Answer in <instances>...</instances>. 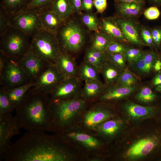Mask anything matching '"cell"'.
I'll return each mask as SVG.
<instances>
[{"instance_id": "cell-1", "label": "cell", "mask_w": 161, "mask_h": 161, "mask_svg": "<svg viewBox=\"0 0 161 161\" xmlns=\"http://www.w3.org/2000/svg\"><path fill=\"white\" fill-rule=\"evenodd\" d=\"M5 161H84L80 153L56 134L32 130L26 132L10 145Z\"/></svg>"}, {"instance_id": "cell-2", "label": "cell", "mask_w": 161, "mask_h": 161, "mask_svg": "<svg viewBox=\"0 0 161 161\" xmlns=\"http://www.w3.org/2000/svg\"><path fill=\"white\" fill-rule=\"evenodd\" d=\"M148 120L130 126L110 145L108 159L161 161V124Z\"/></svg>"}, {"instance_id": "cell-3", "label": "cell", "mask_w": 161, "mask_h": 161, "mask_svg": "<svg viewBox=\"0 0 161 161\" xmlns=\"http://www.w3.org/2000/svg\"><path fill=\"white\" fill-rule=\"evenodd\" d=\"M21 128L54 132V120L48 95L35 92L30 89L15 109Z\"/></svg>"}, {"instance_id": "cell-4", "label": "cell", "mask_w": 161, "mask_h": 161, "mask_svg": "<svg viewBox=\"0 0 161 161\" xmlns=\"http://www.w3.org/2000/svg\"><path fill=\"white\" fill-rule=\"evenodd\" d=\"M55 134L73 146L85 161L108 159L110 145L90 131L77 125Z\"/></svg>"}, {"instance_id": "cell-5", "label": "cell", "mask_w": 161, "mask_h": 161, "mask_svg": "<svg viewBox=\"0 0 161 161\" xmlns=\"http://www.w3.org/2000/svg\"><path fill=\"white\" fill-rule=\"evenodd\" d=\"M91 32L75 13L64 21L56 34L61 51L72 55L79 52L90 41Z\"/></svg>"}, {"instance_id": "cell-6", "label": "cell", "mask_w": 161, "mask_h": 161, "mask_svg": "<svg viewBox=\"0 0 161 161\" xmlns=\"http://www.w3.org/2000/svg\"><path fill=\"white\" fill-rule=\"evenodd\" d=\"M91 103L80 97L50 101L54 120V132H58L78 125L84 112Z\"/></svg>"}, {"instance_id": "cell-7", "label": "cell", "mask_w": 161, "mask_h": 161, "mask_svg": "<svg viewBox=\"0 0 161 161\" xmlns=\"http://www.w3.org/2000/svg\"><path fill=\"white\" fill-rule=\"evenodd\" d=\"M31 37L11 27L0 37V53L20 59L30 49Z\"/></svg>"}, {"instance_id": "cell-8", "label": "cell", "mask_w": 161, "mask_h": 161, "mask_svg": "<svg viewBox=\"0 0 161 161\" xmlns=\"http://www.w3.org/2000/svg\"><path fill=\"white\" fill-rule=\"evenodd\" d=\"M30 48L50 64L61 52L56 35L43 29L31 38Z\"/></svg>"}, {"instance_id": "cell-9", "label": "cell", "mask_w": 161, "mask_h": 161, "mask_svg": "<svg viewBox=\"0 0 161 161\" xmlns=\"http://www.w3.org/2000/svg\"><path fill=\"white\" fill-rule=\"evenodd\" d=\"M88 106L83 115L78 126L92 131L100 123L120 115L119 111L106 104L95 102Z\"/></svg>"}, {"instance_id": "cell-10", "label": "cell", "mask_w": 161, "mask_h": 161, "mask_svg": "<svg viewBox=\"0 0 161 161\" xmlns=\"http://www.w3.org/2000/svg\"><path fill=\"white\" fill-rule=\"evenodd\" d=\"M29 82L21 65L19 59L6 56L4 67L0 72V89L6 90Z\"/></svg>"}, {"instance_id": "cell-11", "label": "cell", "mask_w": 161, "mask_h": 161, "mask_svg": "<svg viewBox=\"0 0 161 161\" xmlns=\"http://www.w3.org/2000/svg\"><path fill=\"white\" fill-rule=\"evenodd\" d=\"M130 126L120 114L100 123L91 131L110 146Z\"/></svg>"}, {"instance_id": "cell-12", "label": "cell", "mask_w": 161, "mask_h": 161, "mask_svg": "<svg viewBox=\"0 0 161 161\" xmlns=\"http://www.w3.org/2000/svg\"><path fill=\"white\" fill-rule=\"evenodd\" d=\"M121 115L130 126L155 119L160 114L159 109L153 106H143L128 100L121 106Z\"/></svg>"}, {"instance_id": "cell-13", "label": "cell", "mask_w": 161, "mask_h": 161, "mask_svg": "<svg viewBox=\"0 0 161 161\" xmlns=\"http://www.w3.org/2000/svg\"><path fill=\"white\" fill-rule=\"evenodd\" d=\"M11 27L23 32L31 38L43 29L39 12L27 10L10 16Z\"/></svg>"}, {"instance_id": "cell-14", "label": "cell", "mask_w": 161, "mask_h": 161, "mask_svg": "<svg viewBox=\"0 0 161 161\" xmlns=\"http://www.w3.org/2000/svg\"><path fill=\"white\" fill-rule=\"evenodd\" d=\"M81 81L77 76L64 79L48 95L50 101L66 100L80 97Z\"/></svg>"}, {"instance_id": "cell-15", "label": "cell", "mask_w": 161, "mask_h": 161, "mask_svg": "<svg viewBox=\"0 0 161 161\" xmlns=\"http://www.w3.org/2000/svg\"><path fill=\"white\" fill-rule=\"evenodd\" d=\"M64 79L55 64H51L36 79L30 89L48 95Z\"/></svg>"}, {"instance_id": "cell-16", "label": "cell", "mask_w": 161, "mask_h": 161, "mask_svg": "<svg viewBox=\"0 0 161 161\" xmlns=\"http://www.w3.org/2000/svg\"><path fill=\"white\" fill-rule=\"evenodd\" d=\"M20 128L16 117L12 113L0 117V161L3 160L10 145L11 139L14 135L19 134Z\"/></svg>"}, {"instance_id": "cell-17", "label": "cell", "mask_w": 161, "mask_h": 161, "mask_svg": "<svg viewBox=\"0 0 161 161\" xmlns=\"http://www.w3.org/2000/svg\"><path fill=\"white\" fill-rule=\"evenodd\" d=\"M19 61L29 81L34 82L50 65L31 48Z\"/></svg>"}, {"instance_id": "cell-18", "label": "cell", "mask_w": 161, "mask_h": 161, "mask_svg": "<svg viewBox=\"0 0 161 161\" xmlns=\"http://www.w3.org/2000/svg\"><path fill=\"white\" fill-rule=\"evenodd\" d=\"M128 42L137 46L145 45L140 34V27L132 19L113 16Z\"/></svg>"}, {"instance_id": "cell-19", "label": "cell", "mask_w": 161, "mask_h": 161, "mask_svg": "<svg viewBox=\"0 0 161 161\" xmlns=\"http://www.w3.org/2000/svg\"><path fill=\"white\" fill-rule=\"evenodd\" d=\"M136 88L135 86H130L116 83L106 88L96 101L109 102L122 99L131 95Z\"/></svg>"}, {"instance_id": "cell-20", "label": "cell", "mask_w": 161, "mask_h": 161, "mask_svg": "<svg viewBox=\"0 0 161 161\" xmlns=\"http://www.w3.org/2000/svg\"><path fill=\"white\" fill-rule=\"evenodd\" d=\"M99 20V31L113 41L128 42L113 16L102 17Z\"/></svg>"}, {"instance_id": "cell-21", "label": "cell", "mask_w": 161, "mask_h": 161, "mask_svg": "<svg viewBox=\"0 0 161 161\" xmlns=\"http://www.w3.org/2000/svg\"><path fill=\"white\" fill-rule=\"evenodd\" d=\"M64 79L77 76L78 68L72 55L61 51L55 64Z\"/></svg>"}, {"instance_id": "cell-22", "label": "cell", "mask_w": 161, "mask_h": 161, "mask_svg": "<svg viewBox=\"0 0 161 161\" xmlns=\"http://www.w3.org/2000/svg\"><path fill=\"white\" fill-rule=\"evenodd\" d=\"M39 12L43 29L56 35L64 20L49 7L41 10Z\"/></svg>"}, {"instance_id": "cell-23", "label": "cell", "mask_w": 161, "mask_h": 161, "mask_svg": "<svg viewBox=\"0 0 161 161\" xmlns=\"http://www.w3.org/2000/svg\"><path fill=\"white\" fill-rule=\"evenodd\" d=\"M145 4L136 2H115L114 7L117 16L129 19L137 17L143 12Z\"/></svg>"}, {"instance_id": "cell-24", "label": "cell", "mask_w": 161, "mask_h": 161, "mask_svg": "<svg viewBox=\"0 0 161 161\" xmlns=\"http://www.w3.org/2000/svg\"><path fill=\"white\" fill-rule=\"evenodd\" d=\"M106 87L100 80H86L82 89L80 97L90 103H94L97 101Z\"/></svg>"}, {"instance_id": "cell-25", "label": "cell", "mask_w": 161, "mask_h": 161, "mask_svg": "<svg viewBox=\"0 0 161 161\" xmlns=\"http://www.w3.org/2000/svg\"><path fill=\"white\" fill-rule=\"evenodd\" d=\"M122 69L109 61L105 59L100 71L107 87L117 83Z\"/></svg>"}, {"instance_id": "cell-26", "label": "cell", "mask_w": 161, "mask_h": 161, "mask_svg": "<svg viewBox=\"0 0 161 161\" xmlns=\"http://www.w3.org/2000/svg\"><path fill=\"white\" fill-rule=\"evenodd\" d=\"M34 84V82H29L16 87L6 90L3 89L16 108L21 103L26 93L33 86Z\"/></svg>"}, {"instance_id": "cell-27", "label": "cell", "mask_w": 161, "mask_h": 161, "mask_svg": "<svg viewBox=\"0 0 161 161\" xmlns=\"http://www.w3.org/2000/svg\"><path fill=\"white\" fill-rule=\"evenodd\" d=\"M33 0H0V7H2L10 16L25 11Z\"/></svg>"}, {"instance_id": "cell-28", "label": "cell", "mask_w": 161, "mask_h": 161, "mask_svg": "<svg viewBox=\"0 0 161 161\" xmlns=\"http://www.w3.org/2000/svg\"><path fill=\"white\" fill-rule=\"evenodd\" d=\"M49 7L63 20L75 13L69 0H55Z\"/></svg>"}, {"instance_id": "cell-29", "label": "cell", "mask_w": 161, "mask_h": 161, "mask_svg": "<svg viewBox=\"0 0 161 161\" xmlns=\"http://www.w3.org/2000/svg\"><path fill=\"white\" fill-rule=\"evenodd\" d=\"M100 72L96 67L83 61L78 68L77 76L81 80H100Z\"/></svg>"}, {"instance_id": "cell-30", "label": "cell", "mask_w": 161, "mask_h": 161, "mask_svg": "<svg viewBox=\"0 0 161 161\" xmlns=\"http://www.w3.org/2000/svg\"><path fill=\"white\" fill-rule=\"evenodd\" d=\"M112 40L103 33L98 31L91 35L89 41L92 48L98 51L105 52L107 48Z\"/></svg>"}, {"instance_id": "cell-31", "label": "cell", "mask_w": 161, "mask_h": 161, "mask_svg": "<svg viewBox=\"0 0 161 161\" xmlns=\"http://www.w3.org/2000/svg\"><path fill=\"white\" fill-rule=\"evenodd\" d=\"M105 59V52L98 51L90 47L86 51L84 61L96 67L100 72Z\"/></svg>"}, {"instance_id": "cell-32", "label": "cell", "mask_w": 161, "mask_h": 161, "mask_svg": "<svg viewBox=\"0 0 161 161\" xmlns=\"http://www.w3.org/2000/svg\"><path fill=\"white\" fill-rule=\"evenodd\" d=\"M78 16L82 23L89 30L93 32L99 31V20L97 13L82 12Z\"/></svg>"}, {"instance_id": "cell-33", "label": "cell", "mask_w": 161, "mask_h": 161, "mask_svg": "<svg viewBox=\"0 0 161 161\" xmlns=\"http://www.w3.org/2000/svg\"><path fill=\"white\" fill-rule=\"evenodd\" d=\"M16 107L9 100L5 91L0 89V117L6 114L12 113Z\"/></svg>"}, {"instance_id": "cell-34", "label": "cell", "mask_w": 161, "mask_h": 161, "mask_svg": "<svg viewBox=\"0 0 161 161\" xmlns=\"http://www.w3.org/2000/svg\"><path fill=\"white\" fill-rule=\"evenodd\" d=\"M135 99L139 102L144 104L152 103L156 99V94L150 88L145 87L142 88L136 94Z\"/></svg>"}, {"instance_id": "cell-35", "label": "cell", "mask_w": 161, "mask_h": 161, "mask_svg": "<svg viewBox=\"0 0 161 161\" xmlns=\"http://www.w3.org/2000/svg\"><path fill=\"white\" fill-rule=\"evenodd\" d=\"M137 77L127 69L122 71L116 83L128 86H135Z\"/></svg>"}, {"instance_id": "cell-36", "label": "cell", "mask_w": 161, "mask_h": 161, "mask_svg": "<svg viewBox=\"0 0 161 161\" xmlns=\"http://www.w3.org/2000/svg\"><path fill=\"white\" fill-rule=\"evenodd\" d=\"M144 52L138 49L126 47L123 55L126 61L133 65L141 57Z\"/></svg>"}, {"instance_id": "cell-37", "label": "cell", "mask_w": 161, "mask_h": 161, "mask_svg": "<svg viewBox=\"0 0 161 161\" xmlns=\"http://www.w3.org/2000/svg\"><path fill=\"white\" fill-rule=\"evenodd\" d=\"M105 58L121 69H123L126 66V61L123 54L105 53Z\"/></svg>"}, {"instance_id": "cell-38", "label": "cell", "mask_w": 161, "mask_h": 161, "mask_svg": "<svg viewBox=\"0 0 161 161\" xmlns=\"http://www.w3.org/2000/svg\"><path fill=\"white\" fill-rule=\"evenodd\" d=\"M11 27L10 16L5 10L0 7V37Z\"/></svg>"}, {"instance_id": "cell-39", "label": "cell", "mask_w": 161, "mask_h": 161, "mask_svg": "<svg viewBox=\"0 0 161 161\" xmlns=\"http://www.w3.org/2000/svg\"><path fill=\"white\" fill-rule=\"evenodd\" d=\"M145 69L144 74L150 73L153 68L155 62L157 60V55L154 52L149 51L144 52Z\"/></svg>"}, {"instance_id": "cell-40", "label": "cell", "mask_w": 161, "mask_h": 161, "mask_svg": "<svg viewBox=\"0 0 161 161\" xmlns=\"http://www.w3.org/2000/svg\"><path fill=\"white\" fill-rule=\"evenodd\" d=\"M140 34L145 45L149 46L154 45L151 30L149 28L143 26L140 27Z\"/></svg>"}, {"instance_id": "cell-41", "label": "cell", "mask_w": 161, "mask_h": 161, "mask_svg": "<svg viewBox=\"0 0 161 161\" xmlns=\"http://www.w3.org/2000/svg\"><path fill=\"white\" fill-rule=\"evenodd\" d=\"M55 0H33L27 9L39 12L41 10L49 7Z\"/></svg>"}, {"instance_id": "cell-42", "label": "cell", "mask_w": 161, "mask_h": 161, "mask_svg": "<svg viewBox=\"0 0 161 161\" xmlns=\"http://www.w3.org/2000/svg\"><path fill=\"white\" fill-rule=\"evenodd\" d=\"M126 47L123 43L112 40L108 46L105 53L123 54Z\"/></svg>"}, {"instance_id": "cell-43", "label": "cell", "mask_w": 161, "mask_h": 161, "mask_svg": "<svg viewBox=\"0 0 161 161\" xmlns=\"http://www.w3.org/2000/svg\"><path fill=\"white\" fill-rule=\"evenodd\" d=\"M145 18L149 20L157 18L160 16V12L157 7L153 6L149 7L144 12Z\"/></svg>"}, {"instance_id": "cell-44", "label": "cell", "mask_w": 161, "mask_h": 161, "mask_svg": "<svg viewBox=\"0 0 161 161\" xmlns=\"http://www.w3.org/2000/svg\"><path fill=\"white\" fill-rule=\"evenodd\" d=\"M151 32L154 45L159 46L161 43V27L153 28Z\"/></svg>"}, {"instance_id": "cell-45", "label": "cell", "mask_w": 161, "mask_h": 161, "mask_svg": "<svg viewBox=\"0 0 161 161\" xmlns=\"http://www.w3.org/2000/svg\"><path fill=\"white\" fill-rule=\"evenodd\" d=\"M144 52L141 57L133 64L134 69L141 73H144L145 69Z\"/></svg>"}, {"instance_id": "cell-46", "label": "cell", "mask_w": 161, "mask_h": 161, "mask_svg": "<svg viewBox=\"0 0 161 161\" xmlns=\"http://www.w3.org/2000/svg\"><path fill=\"white\" fill-rule=\"evenodd\" d=\"M93 3L97 13H102L107 8V0H93Z\"/></svg>"}, {"instance_id": "cell-47", "label": "cell", "mask_w": 161, "mask_h": 161, "mask_svg": "<svg viewBox=\"0 0 161 161\" xmlns=\"http://www.w3.org/2000/svg\"><path fill=\"white\" fill-rule=\"evenodd\" d=\"M94 6L93 0H82L81 5L82 11L86 12H93Z\"/></svg>"}, {"instance_id": "cell-48", "label": "cell", "mask_w": 161, "mask_h": 161, "mask_svg": "<svg viewBox=\"0 0 161 161\" xmlns=\"http://www.w3.org/2000/svg\"><path fill=\"white\" fill-rule=\"evenodd\" d=\"M73 7L75 13L78 15H80L82 12L81 5L82 0H69Z\"/></svg>"}, {"instance_id": "cell-49", "label": "cell", "mask_w": 161, "mask_h": 161, "mask_svg": "<svg viewBox=\"0 0 161 161\" xmlns=\"http://www.w3.org/2000/svg\"><path fill=\"white\" fill-rule=\"evenodd\" d=\"M152 84L155 86L161 84V73L159 72L152 80Z\"/></svg>"}, {"instance_id": "cell-50", "label": "cell", "mask_w": 161, "mask_h": 161, "mask_svg": "<svg viewBox=\"0 0 161 161\" xmlns=\"http://www.w3.org/2000/svg\"><path fill=\"white\" fill-rule=\"evenodd\" d=\"M151 4L156 7L161 6V0H147Z\"/></svg>"}, {"instance_id": "cell-51", "label": "cell", "mask_w": 161, "mask_h": 161, "mask_svg": "<svg viewBox=\"0 0 161 161\" xmlns=\"http://www.w3.org/2000/svg\"><path fill=\"white\" fill-rule=\"evenodd\" d=\"M153 68L156 71L160 70L161 69V61L157 60L154 64Z\"/></svg>"}, {"instance_id": "cell-52", "label": "cell", "mask_w": 161, "mask_h": 161, "mask_svg": "<svg viewBox=\"0 0 161 161\" xmlns=\"http://www.w3.org/2000/svg\"><path fill=\"white\" fill-rule=\"evenodd\" d=\"M115 2H136L145 3V0H114Z\"/></svg>"}, {"instance_id": "cell-53", "label": "cell", "mask_w": 161, "mask_h": 161, "mask_svg": "<svg viewBox=\"0 0 161 161\" xmlns=\"http://www.w3.org/2000/svg\"><path fill=\"white\" fill-rule=\"evenodd\" d=\"M156 90L159 92H161V84L156 86Z\"/></svg>"}, {"instance_id": "cell-54", "label": "cell", "mask_w": 161, "mask_h": 161, "mask_svg": "<svg viewBox=\"0 0 161 161\" xmlns=\"http://www.w3.org/2000/svg\"><path fill=\"white\" fill-rule=\"evenodd\" d=\"M160 123L161 124V118L160 119Z\"/></svg>"}, {"instance_id": "cell-55", "label": "cell", "mask_w": 161, "mask_h": 161, "mask_svg": "<svg viewBox=\"0 0 161 161\" xmlns=\"http://www.w3.org/2000/svg\"></svg>"}]
</instances>
